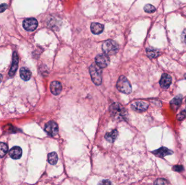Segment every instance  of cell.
<instances>
[{
    "label": "cell",
    "instance_id": "1",
    "mask_svg": "<svg viewBox=\"0 0 186 185\" xmlns=\"http://www.w3.org/2000/svg\"><path fill=\"white\" fill-rule=\"evenodd\" d=\"M109 111L111 116L115 120L123 121L127 120L128 113L125 108L118 103H114L110 106Z\"/></svg>",
    "mask_w": 186,
    "mask_h": 185
},
{
    "label": "cell",
    "instance_id": "2",
    "mask_svg": "<svg viewBox=\"0 0 186 185\" xmlns=\"http://www.w3.org/2000/svg\"><path fill=\"white\" fill-rule=\"evenodd\" d=\"M89 73L93 82L96 85H100L102 81V70L97 65L92 64L89 67Z\"/></svg>",
    "mask_w": 186,
    "mask_h": 185
},
{
    "label": "cell",
    "instance_id": "3",
    "mask_svg": "<svg viewBox=\"0 0 186 185\" xmlns=\"http://www.w3.org/2000/svg\"><path fill=\"white\" fill-rule=\"evenodd\" d=\"M102 51L108 55H114L118 52L119 45L115 41L112 40H109L104 43L102 45Z\"/></svg>",
    "mask_w": 186,
    "mask_h": 185
},
{
    "label": "cell",
    "instance_id": "4",
    "mask_svg": "<svg viewBox=\"0 0 186 185\" xmlns=\"http://www.w3.org/2000/svg\"><path fill=\"white\" fill-rule=\"evenodd\" d=\"M117 88L119 91L125 94H131L132 90L130 82L124 75H121L119 78L117 83Z\"/></svg>",
    "mask_w": 186,
    "mask_h": 185
},
{
    "label": "cell",
    "instance_id": "5",
    "mask_svg": "<svg viewBox=\"0 0 186 185\" xmlns=\"http://www.w3.org/2000/svg\"><path fill=\"white\" fill-rule=\"evenodd\" d=\"M45 131L47 134L51 136H55L57 135L59 131L57 124L54 121H49L45 124Z\"/></svg>",
    "mask_w": 186,
    "mask_h": 185
},
{
    "label": "cell",
    "instance_id": "6",
    "mask_svg": "<svg viewBox=\"0 0 186 185\" xmlns=\"http://www.w3.org/2000/svg\"><path fill=\"white\" fill-rule=\"evenodd\" d=\"M96 65L101 69H104L108 66L110 63V59L108 55L106 54H101L96 56L95 58Z\"/></svg>",
    "mask_w": 186,
    "mask_h": 185
},
{
    "label": "cell",
    "instance_id": "7",
    "mask_svg": "<svg viewBox=\"0 0 186 185\" xmlns=\"http://www.w3.org/2000/svg\"><path fill=\"white\" fill-rule=\"evenodd\" d=\"M149 104L147 102L143 100H137L131 104V108L132 110L137 112H144L147 110Z\"/></svg>",
    "mask_w": 186,
    "mask_h": 185
},
{
    "label": "cell",
    "instance_id": "8",
    "mask_svg": "<svg viewBox=\"0 0 186 185\" xmlns=\"http://www.w3.org/2000/svg\"><path fill=\"white\" fill-rule=\"evenodd\" d=\"M38 21L35 18H27L23 21L24 28L27 31H35L38 27Z\"/></svg>",
    "mask_w": 186,
    "mask_h": 185
},
{
    "label": "cell",
    "instance_id": "9",
    "mask_svg": "<svg viewBox=\"0 0 186 185\" xmlns=\"http://www.w3.org/2000/svg\"><path fill=\"white\" fill-rule=\"evenodd\" d=\"M172 83V78L167 73H163L162 75L160 80V86L164 89H167L169 87Z\"/></svg>",
    "mask_w": 186,
    "mask_h": 185
},
{
    "label": "cell",
    "instance_id": "10",
    "mask_svg": "<svg viewBox=\"0 0 186 185\" xmlns=\"http://www.w3.org/2000/svg\"><path fill=\"white\" fill-rule=\"evenodd\" d=\"M19 58L17 52H14L13 55L12 65L9 72V76L12 77L16 73L18 67Z\"/></svg>",
    "mask_w": 186,
    "mask_h": 185
},
{
    "label": "cell",
    "instance_id": "11",
    "mask_svg": "<svg viewBox=\"0 0 186 185\" xmlns=\"http://www.w3.org/2000/svg\"><path fill=\"white\" fill-rule=\"evenodd\" d=\"M152 153L154 154L157 157H163L168 156V155H172L174 152L166 147L162 146L157 150L153 151Z\"/></svg>",
    "mask_w": 186,
    "mask_h": 185
},
{
    "label": "cell",
    "instance_id": "12",
    "mask_svg": "<svg viewBox=\"0 0 186 185\" xmlns=\"http://www.w3.org/2000/svg\"><path fill=\"white\" fill-rule=\"evenodd\" d=\"M50 90L52 94L57 96L60 94L62 90L61 83L58 81H53L50 84Z\"/></svg>",
    "mask_w": 186,
    "mask_h": 185
},
{
    "label": "cell",
    "instance_id": "13",
    "mask_svg": "<svg viewBox=\"0 0 186 185\" xmlns=\"http://www.w3.org/2000/svg\"><path fill=\"white\" fill-rule=\"evenodd\" d=\"M23 151L20 147L18 146H15L13 147L12 148L10 149L9 152V154L12 159L17 160L20 158L22 156Z\"/></svg>",
    "mask_w": 186,
    "mask_h": 185
},
{
    "label": "cell",
    "instance_id": "14",
    "mask_svg": "<svg viewBox=\"0 0 186 185\" xmlns=\"http://www.w3.org/2000/svg\"><path fill=\"white\" fill-rule=\"evenodd\" d=\"M182 100V96L181 95H178L174 97L173 100L170 101V105L173 110L176 111L178 110L181 104Z\"/></svg>",
    "mask_w": 186,
    "mask_h": 185
},
{
    "label": "cell",
    "instance_id": "15",
    "mask_svg": "<svg viewBox=\"0 0 186 185\" xmlns=\"http://www.w3.org/2000/svg\"><path fill=\"white\" fill-rule=\"evenodd\" d=\"M90 29L94 34H100L104 31V26L103 24L99 23H92L91 24Z\"/></svg>",
    "mask_w": 186,
    "mask_h": 185
},
{
    "label": "cell",
    "instance_id": "16",
    "mask_svg": "<svg viewBox=\"0 0 186 185\" xmlns=\"http://www.w3.org/2000/svg\"><path fill=\"white\" fill-rule=\"evenodd\" d=\"M118 136V130L117 129H114L110 132H107L104 136V137L109 142L113 143L116 140Z\"/></svg>",
    "mask_w": 186,
    "mask_h": 185
},
{
    "label": "cell",
    "instance_id": "17",
    "mask_svg": "<svg viewBox=\"0 0 186 185\" xmlns=\"http://www.w3.org/2000/svg\"><path fill=\"white\" fill-rule=\"evenodd\" d=\"M20 75L24 80L28 81L31 78L32 73L26 67H22L20 70Z\"/></svg>",
    "mask_w": 186,
    "mask_h": 185
},
{
    "label": "cell",
    "instance_id": "18",
    "mask_svg": "<svg viewBox=\"0 0 186 185\" xmlns=\"http://www.w3.org/2000/svg\"><path fill=\"white\" fill-rule=\"evenodd\" d=\"M47 160H48V162L50 164L52 165H56L57 163L58 160V157L57 153L56 152H52V153H49L48 155Z\"/></svg>",
    "mask_w": 186,
    "mask_h": 185
},
{
    "label": "cell",
    "instance_id": "19",
    "mask_svg": "<svg viewBox=\"0 0 186 185\" xmlns=\"http://www.w3.org/2000/svg\"><path fill=\"white\" fill-rule=\"evenodd\" d=\"M8 148L6 143L0 142V158L4 157L8 153Z\"/></svg>",
    "mask_w": 186,
    "mask_h": 185
},
{
    "label": "cell",
    "instance_id": "20",
    "mask_svg": "<svg viewBox=\"0 0 186 185\" xmlns=\"http://www.w3.org/2000/svg\"><path fill=\"white\" fill-rule=\"evenodd\" d=\"M146 53L147 56L150 58H155L160 55V53L157 51L151 49H146Z\"/></svg>",
    "mask_w": 186,
    "mask_h": 185
},
{
    "label": "cell",
    "instance_id": "21",
    "mask_svg": "<svg viewBox=\"0 0 186 185\" xmlns=\"http://www.w3.org/2000/svg\"><path fill=\"white\" fill-rule=\"evenodd\" d=\"M144 11L145 12L147 13H153L156 11V8L155 7L151 5V4H147L145 5V6L144 8Z\"/></svg>",
    "mask_w": 186,
    "mask_h": 185
},
{
    "label": "cell",
    "instance_id": "22",
    "mask_svg": "<svg viewBox=\"0 0 186 185\" xmlns=\"http://www.w3.org/2000/svg\"><path fill=\"white\" fill-rule=\"evenodd\" d=\"M154 183L156 185H168L170 183L166 179H162L161 178V179H158L157 180H156Z\"/></svg>",
    "mask_w": 186,
    "mask_h": 185
},
{
    "label": "cell",
    "instance_id": "23",
    "mask_svg": "<svg viewBox=\"0 0 186 185\" xmlns=\"http://www.w3.org/2000/svg\"><path fill=\"white\" fill-rule=\"evenodd\" d=\"M183 169V167L182 165H176L173 167V170L178 172H181Z\"/></svg>",
    "mask_w": 186,
    "mask_h": 185
},
{
    "label": "cell",
    "instance_id": "24",
    "mask_svg": "<svg viewBox=\"0 0 186 185\" xmlns=\"http://www.w3.org/2000/svg\"><path fill=\"white\" fill-rule=\"evenodd\" d=\"M186 116V111H183L182 112H180V114L178 115V119L179 121H182L185 118Z\"/></svg>",
    "mask_w": 186,
    "mask_h": 185
},
{
    "label": "cell",
    "instance_id": "25",
    "mask_svg": "<svg viewBox=\"0 0 186 185\" xmlns=\"http://www.w3.org/2000/svg\"><path fill=\"white\" fill-rule=\"evenodd\" d=\"M7 7H8V6L6 3L1 4L0 5V13H2L4 12L7 9Z\"/></svg>",
    "mask_w": 186,
    "mask_h": 185
},
{
    "label": "cell",
    "instance_id": "26",
    "mask_svg": "<svg viewBox=\"0 0 186 185\" xmlns=\"http://www.w3.org/2000/svg\"><path fill=\"white\" fill-rule=\"evenodd\" d=\"M182 39L183 42L186 43V29H185L183 33H182Z\"/></svg>",
    "mask_w": 186,
    "mask_h": 185
},
{
    "label": "cell",
    "instance_id": "27",
    "mask_svg": "<svg viewBox=\"0 0 186 185\" xmlns=\"http://www.w3.org/2000/svg\"><path fill=\"white\" fill-rule=\"evenodd\" d=\"M99 184H103V185H107V184H112V182L109 180H103V181H101L100 182H99Z\"/></svg>",
    "mask_w": 186,
    "mask_h": 185
},
{
    "label": "cell",
    "instance_id": "28",
    "mask_svg": "<svg viewBox=\"0 0 186 185\" xmlns=\"http://www.w3.org/2000/svg\"><path fill=\"white\" fill-rule=\"evenodd\" d=\"M2 80H3V76L1 74H0V84L2 82Z\"/></svg>",
    "mask_w": 186,
    "mask_h": 185
},
{
    "label": "cell",
    "instance_id": "29",
    "mask_svg": "<svg viewBox=\"0 0 186 185\" xmlns=\"http://www.w3.org/2000/svg\"><path fill=\"white\" fill-rule=\"evenodd\" d=\"M184 77H185V78L186 79V74H185V75H184Z\"/></svg>",
    "mask_w": 186,
    "mask_h": 185
},
{
    "label": "cell",
    "instance_id": "30",
    "mask_svg": "<svg viewBox=\"0 0 186 185\" xmlns=\"http://www.w3.org/2000/svg\"><path fill=\"white\" fill-rule=\"evenodd\" d=\"M184 111H186V109H185V110H184Z\"/></svg>",
    "mask_w": 186,
    "mask_h": 185
}]
</instances>
